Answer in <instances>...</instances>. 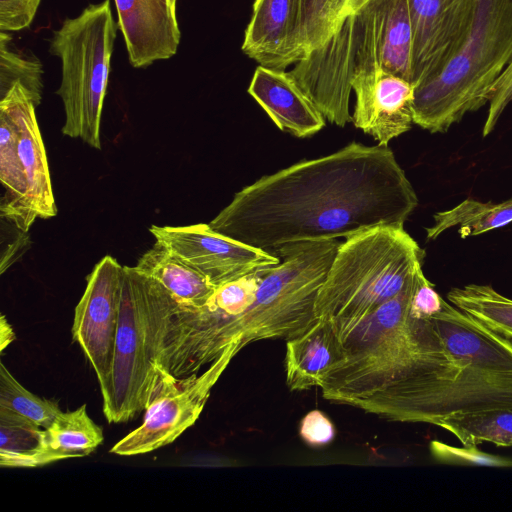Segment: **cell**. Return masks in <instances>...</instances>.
Wrapping results in <instances>:
<instances>
[{
  "mask_svg": "<svg viewBox=\"0 0 512 512\" xmlns=\"http://www.w3.org/2000/svg\"><path fill=\"white\" fill-rule=\"evenodd\" d=\"M43 428L0 407V465L16 467L40 445Z\"/></svg>",
  "mask_w": 512,
  "mask_h": 512,
  "instance_id": "28",
  "label": "cell"
},
{
  "mask_svg": "<svg viewBox=\"0 0 512 512\" xmlns=\"http://www.w3.org/2000/svg\"><path fill=\"white\" fill-rule=\"evenodd\" d=\"M512 61V0H480L462 48L433 78L414 87L413 122L444 133L490 101Z\"/></svg>",
  "mask_w": 512,
  "mask_h": 512,
  "instance_id": "7",
  "label": "cell"
},
{
  "mask_svg": "<svg viewBox=\"0 0 512 512\" xmlns=\"http://www.w3.org/2000/svg\"><path fill=\"white\" fill-rule=\"evenodd\" d=\"M103 430L88 415L83 404L63 412L42 431L38 448L22 458L16 468L39 467L53 462L90 455L103 442Z\"/></svg>",
  "mask_w": 512,
  "mask_h": 512,
  "instance_id": "19",
  "label": "cell"
},
{
  "mask_svg": "<svg viewBox=\"0 0 512 512\" xmlns=\"http://www.w3.org/2000/svg\"><path fill=\"white\" fill-rule=\"evenodd\" d=\"M0 180L4 188L1 216L22 232L37 219L30 204L25 172L17 152L16 133L0 115Z\"/></svg>",
  "mask_w": 512,
  "mask_h": 512,
  "instance_id": "21",
  "label": "cell"
},
{
  "mask_svg": "<svg viewBox=\"0 0 512 512\" xmlns=\"http://www.w3.org/2000/svg\"><path fill=\"white\" fill-rule=\"evenodd\" d=\"M301 0H255L241 49L259 65L285 70L303 58Z\"/></svg>",
  "mask_w": 512,
  "mask_h": 512,
  "instance_id": "16",
  "label": "cell"
},
{
  "mask_svg": "<svg viewBox=\"0 0 512 512\" xmlns=\"http://www.w3.org/2000/svg\"><path fill=\"white\" fill-rule=\"evenodd\" d=\"M342 358V344L326 324L318 321L302 335L286 341V384L292 391L319 388Z\"/></svg>",
  "mask_w": 512,
  "mask_h": 512,
  "instance_id": "18",
  "label": "cell"
},
{
  "mask_svg": "<svg viewBox=\"0 0 512 512\" xmlns=\"http://www.w3.org/2000/svg\"><path fill=\"white\" fill-rule=\"evenodd\" d=\"M35 109L31 95L20 83L0 97V115L10 122L16 133L17 152L25 172L31 207L37 218L48 219L57 214V208Z\"/></svg>",
  "mask_w": 512,
  "mask_h": 512,
  "instance_id": "15",
  "label": "cell"
},
{
  "mask_svg": "<svg viewBox=\"0 0 512 512\" xmlns=\"http://www.w3.org/2000/svg\"><path fill=\"white\" fill-rule=\"evenodd\" d=\"M176 303L155 279L124 266L111 386L103 400L109 423L134 419L172 377L160 364V352Z\"/></svg>",
  "mask_w": 512,
  "mask_h": 512,
  "instance_id": "6",
  "label": "cell"
},
{
  "mask_svg": "<svg viewBox=\"0 0 512 512\" xmlns=\"http://www.w3.org/2000/svg\"><path fill=\"white\" fill-rule=\"evenodd\" d=\"M335 432L333 423L319 410L308 412L300 422L299 435L311 447L329 444L334 439Z\"/></svg>",
  "mask_w": 512,
  "mask_h": 512,
  "instance_id": "32",
  "label": "cell"
},
{
  "mask_svg": "<svg viewBox=\"0 0 512 512\" xmlns=\"http://www.w3.org/2000/svg\"><path fill=\"white\" fill-rule=\"evenodd\" d=\"M228 365L219 359L198 374L168 379L145 410L142 424L119 440L110 453L141 455L174 442L197 421L212 388Z\"/></svg>",
  "mask_w": 512,
  "mask_h": 512,
  "instance_id": "10",
  "label": "cell"
},
{
  "mask_svg": "<svg viewBox=\"0 0 512 512\" xmlns=\"http://www.w3.org/2000/svg\"><path fill=\"white\" fill-rule=\"evenodd\" d=\"M424 258L404 226H376L344 239L318 291L317 320L341 342L407 287Z\"/></svg>",
  "mask_w": 512,
  "mask_h": 512,
  "instance_id": "5",
  "label": "cell"
},
{
  "mask_svg": "<svg viewBox=\"0 0 512 512\" xmlns=\"http://www.w3.org/2000/svg\"><path fill=\"white\" fill-rule=\"evenodd\" d=\"M381 68L412 83V27L407 0H369L342 20L289 74L330 123L352 122L354 78Z\"/></svg>",
  "mask_w": 512,
  "mask_h": 512,
  "instance_id": "4",
  "label": "cell"
},
{
  "mask_svg": "<svg viewBox=\"0 0 512 512\" xmlns=\"http://www.w3.org/2000/svg\"><path fill=\"white\" fill-rule=\"evenodd\" d=\"M118 28L134 68H145L177 53L181 32L177 0H114Z\"/></svg>",
  "mask_w": 512,
  "mask_h": 512,
  "instance_id": "14",
  "label": "cell"
},
{
  "mask_svg": "<svg viewBox=\"0 0 512 512\" xmlns=\"http://www.w3.org/2000/svg\"><path fill=\"white\" fill-rule=\"evenodd\" d=\"M417 205L393 151L354 141L245 186L208 224L273 254L289 243L347 239L376 226H404Z\"/></svg>",
  "mask_w": 512,
  "mask_h": 512,
  "instance_id": "1",
  "label": "cell"
},
{
  "mask_svg": "<svg viewBox=\"0 0 512 512\" xmlns=\"http://www.w3.org/2000/svg\"><path fill=\"white\" fill-rule=\"evenodd\" d=\"M110 0L90 4L66 18L49 41V52L61 61L62 133L101 149V119L117 34Z\"/></svg>",
  "mask_w": 512,
  "mask_h": 512,
  "instance_id": "8",
  "label": "cell"
},
{
  "mask_svg": "<svg viewBox=\"0 0 512 512\" xmlns=\"http://www.w3.org/2000/svg\"><path fill=\"white\" fill-rule=\"evenodd\" d=\"M135 268L155 279L178 303L186 306L204 305L217 288L158 242L141 256Z\"/></svg>",
  "mask_w": 512,
  "mask_h": 512,
  "instance_id": "20",
  "label": "cell"
},
{
  "mask_svg": "<svg viewBox=\"0 0 512 512\" xmlns=\"http://www.w3.org/2000/svg\"><path fill=\"white\" fill-rule=\"evenodd\" d=\"M435 426L450 432L465 446L489 442L512 447V409L456 413L438 420Z\"/></svg>",
  "mask_w": 512,
  "mask_h": 512,
  "instance_id": "24",
  "label": "cell"
},
{
  "mask_svg": "<svg viewBox=\"0 0 512 512\" xmlns=\"http://www.w3.org/2000/svg\"><path fill=\"white\" fill-rule=\"evenodd\" d=\"M368 1L301 0L299 39L303 58L321 45L344 18Z\"/></svg>",
  "mask_w": 512,
  "mask_h": 512,
  "instance_id": "25",
  "label": "cell"
},
{
  "mask_svg": "<svg viewBox=\"0 0 512 512\" xmlns=\"http://www.w3.org/2000/svg\"><path fill=\"white\" fill-rule=\"evenodd\" d=\"M355 105L352 122L388 146L412 127L414 85L387 70L377 68L357 75L352 82Z\"/></svg>",
  "mask_w": 512,
  "mask_h": 512,
  "instance_id": "13",
  "label": "cell"
},
{
  "mask_svg": "<svg viewBox=\"0 0 512 512\" xmlns=\"http://www.w3.org/2000/svg\"><path fill=\"white\" fill-rule=\"evenodd\" d=\"M340 242L289 243L273 254L281 261L266 268L253 302L239 314L203 331L182 355L173 376L198 374L219 358L229 362L248 344L296 338L318 322L315 302Z\"/></svg>",
  "mask_w": 512,
  "mask_h": 512,
  "instance_id": "3",
  "label": "cell"
},
{
  "mask_svg": "<svg viewBox=\"0 0 512 512\" xmlns=\"http://www.w3.org/2000/svg\"><path fill=\"white\" fill-rule=\"evenodd\" d=\"M480 0H407L412 27V84L436 76L473 27Z\"/></svg>",
  "mask_w": 512,
  "mask_h": 512,
  "instance_id": "12",
  "label": "cell"
},
{
  "mask_svg": "<svg viewBox=\"0 0 512 512\" xmlns=\"http://www.w3.org/2000/svg\"><path fill=\"white\" fill-rule=\"evenodd\" d=\"M16 338L15 332L12 326L7 321L5 315H1L0 318V352L3 353Z\"/></svg>",
  "mask_w": 512,
  "mask_h": 512,
  "instance_id": "33",
  "label": "cell"
},
{
  "mask_svg": "<svg viewBox=\"0 0 512 512\" xmlns=\"http://www.w3.org/2000/svg\"><path fill=\"white\" fill-rule=\"evenodd\" d=\"M123 268L104 256L86 277V287L74 313L73 341L77 342L97 376L102 399L109 394L119 326Z\"/></svg>",
  "mask_w": 512,
  "mask_h": 512,
  "instance_id": "9",
  "label": "cell"
},
{
  "mask_svg": "<svg viewBox=\"0 0 512 512\" xmlns=\"http://www.w3.org/2000/svg\"><path fill=\"white\" fill-rule=\"evenodd\" d=\"M41 0H0V31L14 32L28 28Z\"/></svg>",
  "mask_w": 512,
  "mask_h": 512,
  "instance_id": "30",
  "label": "cell"
},
{
  "mask_svg": "<svg viewBox=\"0 0 512 512\" xmlns=\"http://www.w3.org/2000/svg\"><path fill=\"white\" fill-rule=\"evenodd\" d=\"M149 230L156 242L203 274L215 287L281 261L277 255L225 236L205 223L152 225Z\"/></svg>",
  "mask_w": 512,
  "mask_h": 512,
  "instance_id": "11",
  "label": "cell"
},
{
  "mask_svg": "<svg viewBox=\"0 0 512 512\" xmlns=\"http://www.w3.org/2000/svg\"><path fill=\"white\" fill-rule=\"evenodd\" d=\"M447 299L494 334L512 343V299L492 286L482 284L452 288Z\"/></svg>",
  "mask_w": 512,
  "mask_h": 512,
  "instance_id": "23",
  "label": "cell"
},
{
  "mask_svg": "<svg viewBox=\"0 0 512 512\" xmlns=\"http://www.w3.org/2000/svg\"><path fill=\"white\" fill-rule=\"evenodd\" d=\"M433 218L434 224L426 228L428 240L455 226L459 227L462 238L477 236L512 222V198L500 203L467 198L451 209L434 214Z\"/></svg>",
  "mask_w": 512,
  "mask_h": 512,
  "instance_id": "22",
  "label": "cell"
},
{
  "mask_svg": "<svg viewBox=\"0 0 512 512\" xmlns=\"http://www.w3.org/2000/svg\"><path fill=\"white\" fill-rule=\"evenodd\" d=\"M42 64L33 54L25 53L12 43L8 32H0V97L20 83L31 95L35 106L42 98Z\"/></svg>",
  "mask_w": 512,
  "mask_h": 512,
  "instance_id": "26",
  "label": "cell"
},
{
  "mask_svg": "<svg viewBox=\"0 0 512 512\" xmlns=\"http://www.w3.org/2000/svg\"><path fill=\"white\" fill-rule=\"evenodd\" d=\"M512 101V61L504 70L492 89L487 117L482 135L488 136L496 127L498 120L508 104Z\"/></svg>",
  "mask_w": 512,
  "mask_h": 512,
  "instance_id": "31",
  "label": "cell"
},
{
  "mask_svg": "<svg viewBox=\"0 0 512 512\" xmlns=\"http://www.w3.org/2000/svg\"><path fill=\"white\" fill-rule=\"evenodd\" d=\"M248 93L284 132L305 138L325 126V118L285 70L259 65Z\"/></svg>",
  "mask_w": 512,
  "mask_h": 512,
  "instance_id": "17",
  "label": "cell"
},
{
  "mask_svg": "<svg viewBox=\"0 0 512 512\" xmlns=\"http://www.w3.org/2000/svg\"><path fill=\"white\" fill-rule=\"evenodd\" d=\"M0 407H3L43 429L48 428L62 413L58 402L41 398L27 390L0 363Z\"/></svg>",
  "mask_w": 512,
  "mask_h": 512,
  "instance_id": "27",
  "label": "cell"
},
{
  "mask_svg": "<svg viewBox=\"0 0 512 512\" xmlns=\"http://www.w3.org/2000/svg\"><path fill=\"white\" fill-rule=\"evenodd\" d=\"M414 276L340 342L343 358L319 387L326 400L408 422L425 392L459 372L460 363L444 348L431 319L410 313Z\"/></svg>",
  "mask_w": 512,
  "mask_h": 512,
  "instance_id": "2",
  "label": "cell"
},
{
  "mask_svg": "<svg viewBox=\"0 0 512 512\" xmlns=\"http://www.w3.org/2000/svg\"><path fill=\"white\" fill-rule=\"evenodd\" d=\"M431 455L439 462L453 465L512 467V459L485 453L476 445L456 447L433 440L429 445Z\"/></svg>",
  "mask_w": 512,
  "mask_h": 512,
  "instance_id": "29",
  "label": "cell"
}]
</instances>
